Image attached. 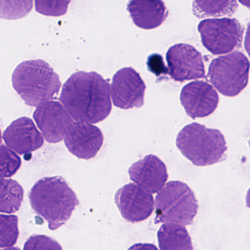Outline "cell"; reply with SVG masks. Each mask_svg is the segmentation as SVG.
<instances>
[{
    "label": "cell",
    "instance_id": "cell-1",
    "mask_svg": "<svg viewBox=\"0 0 250 250\" xmlns=\"http://www.w3.org/2000/svg\"><path fill=\"white\" fill-rule=\"evenodd\" d=\"M60 100L79 123H99L108 117L112 109L109 83L96 72L71 75L63 85Z\"/></svg>",
    "mask_w": 250,
    "mask_h": 250
},
{
    "label": "cell",
    "instance_id": "cell-2",
    "mask_svg": "<svg viewBox=\"0 0 250 250\" xmlns=\"http://www.w3.org/2000/svg\"><path fill=\"white\" fill-rule=\"evenodd\" d=\"M29 199L33 211L48 223L51 230L65 224L80 204L74 191L61 176L38 181L31 189Z\"/></svg>",
    "mask_w": 250,
    "mask_h": 250
},
{
    "label": "cell",
    "instance_id": "cell-3",
    "mask_svg": "<svg viewBox=\"0 0 250 250\" xmlns=\"http://www.w3.org/2000/svg\"><path fill=\"white\" fill-rule=\"evenodd\" d=\"M12 85L29 107H38L51 101L61 88L57 73L42 60H26L20 63L12 74Z\"/></svg>",
    "mask_w": 250,
    "mask_h": 250
},
{
    "label": "cell",
    "instance_id": "cell-4",
    "mask_svg": "<svg viewBox=\"0 0 250 250\" xmlns=\"http://www.w3.org/2000/svg\"><path fill=\"white\" fill-rule=\"evenodd\" d=\"M176 146L182 155L198 167L212 165L226 158L227 145L223 134L193 123L178 134Z\"/></svg>",
    "mask_w": 250,
    "mask_h": 250
},
{
    "label": "cell",
    "instance_id": "cell-5",
    "mask_svg": "<svg viewBox=\"0 0 250 250\" xmlns=\"http://www.w3.org/2000/svg\"><path fill=\"white\" fill-rule=\"evenodd\" d=\"M198 207L195 194L188 184L179 181L168 182L156 197L154 224L190 226Z\"/></svg>",
    "mask_w": 250,
    "mask_h": 250
},
{
    "label": "cell",
    "instance_id": "cell-6",
    "mask_svg": "<svg viewBox=\"0 0 250 250\" xmlns=\"http://www.w3.org/2000/svg\"><path fill=\"white\" fill-rule=\"evenodd\" d=\"M250 63L240 51L214 59L208 68L210 82L226 96H236L246 88L249 79Z\"/></svg>",
    "mask_w": 250,
    "mask_h": 250
},
{
    "label": "cell",
    "instance_id": "cell-7",
    "mask_svg": "<svg viewBox=\"0 0 250 250\" xmlns=\"http://www.w3.org/2000/svg\"><path fill=\"white\" fill-rule=\"evenodd\" d=\"M198 30L203 45L213 55L230 54L240 48L244 28L236 19H208L200 22Z\"/></svg>",
    "mask_w": 250,
    "mask_h": 250
},
{
    "label": "cell",
    "instance_id": "cell-8",
    "mask_svg": "<svg viewBox=\"0 0 250 250\" xmlns=\"http://www.w3.org/2000/svg\"><path fill=\"white\" fill-rule=\"evenodd\" d=\"M166 60L168 73L176 82L202 79L205 66L201 53L192 45L178 44L167 50Z\"/></svg>",
    "mask_w": 250,
    "mask_h": 250
},
{
    "label": "cell",
    "instance_id": "cell-9",
    "mask_svg": "<svg viewBox=\"0 0 250 250\" xmlns=\"http://www.w3.org/2000/svg\"><path fill=\"white\" fill-rule=\"evenodd\" d=\"M146 85L139 73L128 67L114 75L110 93L114 106L123 110L140 108L144 104Z\"/></svg>",
    "mask_w": 250,
    "mask_h": 250
},
{
    "label": "cell",
    "instance_id": "cell-10",
    "mask_svg": "<svg viewBox=\"0 0 250 250\" xmlns=\"http://www.w3.org/2000/svg\"><path fill=\"white\" fill-rule=\"evenodd\" d=\"M34 120L44 138L49 143H57L65 137L73 123L71 116L62 104L50 101L37 107Z\"/></svg>",
    "mask_w": 250,
    "mask_h": 250
},
{
    "label": "cell",
    "instance_id": "cell-11",
    "mask_svg": "<svg viewBox=\"0 0 250 250\" xmlns=\"http://www.w3.org/2000/svg\"><path fill=\"white\" fill-rule=\"evenodd\" d=\"M115 203L123 218L131 223L145 221L154 211L151 194L135 183H128L115 195Z\"/></svg>",
    "mask_w": 250,
    "mask_h": 250
},
{
    "label": "cell",
    "instance_id": "cell-12",
    "mask_svg": "<svg viewBox=\"0 0 250 250\" xmlns=\"http://www.w3.org/2000/svg\"><path fill=\"white\" fill-rule=\"evenodd\" d=\"M181 103L188 116L201 118L212 114L219 104V95L212 85L204 81H195L184 87Z\"/></svg>",
    "mask_w": 250,
    "mask_h": 250
},
{
    "label": "cell",
    "instance_id": "cell-13",
    "mask_svg": "<svg viewBox=\"0 0 250 250\" xmlns=\"http://www.w3.org/2000/svg\"><path fill=\"white\" fill-rule=\"evenodd\" d=\"M104 136L99 128L89 123H73L64 137V144L73 155L81 159L96 157L104 145Z\"/></svg>",
    "mask_w": 250,
    "mask_h": 250
},
{
    "label": "cell",
    "instance_id": "cell-14",
    "mask_svg": "<svg viewBox=\"0 0 250 250\" xmlns=\"http://www.w3.org/2000/svg\"><path fill=\"white\" fill-rule=\"evenodd\" d=\"M128 173L131 181L150 194L160 192L168 179L166 164L152 154L134 163Z\"/></svg>",
    "mask_w": 250,
    "mask_h": 250
},
{
    "label": "cell",
    "instance_id": "cell-15",
    "mask_svg": "<svg viewBox=\"0 0 250 250\" xmlns=\"http://www.w3.org/2000/svg\"><path fill=\"white\" fill-rule=\"evenodd\" d=\"M6 145L16 154L26 155L41 148L44 139L34 122L23 117L12 122L2 135Z\"/></svg>",
    "mask_w": 250,
    "mask_h": 250
},
{
    "label": "cell",
    "instance_id": "cell-16",
    "mask_svg": "<svg viewBox=\"0 0 250 250\" xmlns=\"http://www.w3.org/2000/svg\"><path fill=\"white\" fill-rule=\"evenodd\" d=\"M127 10L134 23L144 29L160 26L167 17V9L163 1L132 0L127 4Z\"/></svg>",
    "mask_w": 250,
    "mask_h": 250
},
{
    "label": "cell",
    "instance_id": "cell-17",
    "mask_svg": "<svg viewBox=\"0 0 250 250\" xmlns=\"http://www.w3.org/2000/svg\"><path fill=\"white\" fill-rule=\"evenodd\" d=\"M160 250H193L192 240L185 226L165 223L157 232Z\"/></svg>",
    "mask_w": 250,
    "mask_h": 250
},
{
    "label": "cell",
    "instance_id": "cell-18",
    "mask_svg": "<svg viewBox=\"0 0 250 250\" xmlns=\"http://www.w3.org/2000/svg\"><path fill=\"white\" fill-rule=\"evenodd\" d=\"M23 199V189L17 182L0 179V213L17 212Z\"/></svg>",
    "mask_w": 250,
    "mask_h": 250
},
{
    "label": "cell",
    "instance_id": "cell-19",
    "mask_svg": "<svg viewBox=\"0 0 250 250\" xmlns=\"http://www.w3.org/2000/svg\"><path fill=\"white\" fill-rule=\"evenodd\" d=\"M237 8L238 2L235 0L192 2V11L198 18L229 17L234 14Z\"/></svg>",
    "mask_w": 250,
    "mask_h": 250
},
{
    "label": "cell",
    "instance_id": "cell-20",
    "mask_svg": "<svg viewBox=\"0 0 250 250\" xmlns=\"http://www.w3.org/2000/svg\"><path fill=\"white\" fill-rule=\"evenodd\" d=\"M19 236L18 217L0 214V248H12L16 245Z\"/></svg>",
    "mask_w": 250,
    "mask_h": 250
},
{
    "label": "cell",
    "instance_id": "cell-21",
    "mask_svg": "<svg viewBox=\"0 0 250 250\" xmlns=\"http://www.w3.org/2000/svg\"><path fill=\"white\" fill-rule=\"evenodd\" d=\"M21 166V159L7 145H0V179L14 176Z\"/></svg>",
    "mask_w": 250,
    "mask_h": 250
},
{
    "label": "cell",
    "instance_id": "cell-22",
    "mask_svg": "<svg viewBox=\"0 0 250 250\" xmlns=\"http://www.w3.org/2000/svg\"><path fill=\"white\" fill-rule=\"evenodd\" d=\"M32 1H0V19H16L26 16L32 8Z\"/></svg>",
    "mask_w": 250,
    "mask_h": 250
},
{
    "label": "cell",
    "instance_id": "cell-23",
    "mask_svg": "<svg viewBox=\"0 0 250 250\" xmlns=\"http://www.w3.org/2000/svg\"><path fill=\"white\" fill-rule=\"evenodd\" d=\"M23 250H62L61 245L44 235H32L25 242Z\"/></svg>",
    "mask_w": 250,
    "mask_h": 250
},
{
    "label": "cell",
    "instance_id": "cell-24",
    "mask_svg": "<svg viewBox=\"0 0 250 250\" xmlns=\"http://www.w3.org/2000/svg\"><path fill=\"white\" fill-rule=\"evenodd\" d=\"M70 1H35V9L38 13L45 16H60L65 14Z\"/></svg>",
    "mask_w": 250,
    "mask_h": 250
},
{
    "label": "cell",
    "instance_id": "cell-25",
    "mask_svg": "<svg viewBox=\"0 0 250 250\" xmlns=\"http://www.w3.org/2000/svg\"><path fill=\"white\" fill-rule=\"evenodd\" d=\"M147 66L149 71L155 74L157 77L168 73V68L166 67L163 57L160 54H151L148 58Z\"/></svg>",
    "mask_w": 250,
    "mask_h": 250
},
{
    "label": "cell",
    "instance_id": "cell-26",
    "mask_svg": "<svg viewBox=\"0 0 250 250\" xmlns=\"http://www.w3.org/2000/svg\"><path fill=\"white\" fill-rule=\"evenodd\" d=\"M127 250H159L155 245L152 244L138 243L132 245Z\"/></svg>",
    "mask_w": 250,
    "mask_h": 250
},
{
    "label": "cell",
    "instance_id": "cell-27",
    "mask_svg": "<svg viewBox=\"0 0 250 250\" xmlns=\"http://www.w3.org/2000/svg\"><path fill=\"white\" fill-rule=\"evenodd\" d=\"M245 49L250 57V22L247 29L246 35H245Z\"/></svg>",
    "mask_w": 250,
    "mask_h": 250
},
{
    "label": "cell",
    "instance_id": "cell-28",
    "mask_svg": "<svg viewBox=\"0 0 250 250\" xmlns=\"http://www.w3.org/2000/svg\"><path fill=\"white\" fill-rule=\"evenodd\" d=\"M246 203L247 206L250 208V188L248 190V194H247Z\"/></svg>",
    "mask_w": 250,
    "mask_h": 250
},
{
    "label": "cell",
    "instance_id": "cell-29",
    "mask_svg": "<svg viewBox=\"0 0 250 250\" xmlns=\"http://www.w3.org/2000/svg\"><path fill=\"white\" fill-rule=\"evenodd\" d=\"M240 2L244 5L247 6V7H250V1H240Z\"/></svg>",
    "mask_w": 250,
    "mask_h": 250
},
{
    "label": "cell",
    "instance_id": "cell-30",
    "mask_svg": "<svg viewBox=\"0 0 250 250\" xmlns=\"http://www.w3.org/2000/svg\"><path fill=\"white\" fill-rule=\"evenodd\" d=\"M1 250H21L19 249V248H13V247H12V248H6V249H3Z\"/></svg>",
    "mask_w": 250,
    "mask_h": 250
},
{
    "label": "cell",
    "instance_id": "cell-31",
    "mask_svg": "<svg viewBox=\"0 0 250 250\" xmlns=\"http://www.w3.org/2000/svg\"><path fill=\"white\" fill-rule=\"evenodd\" d=\"M1 130H0V144H1Z\"/></svg>",
    "mask_w": 250,
    "mask_h": 250
},
{
    "label": "cell",
    "instance_id": "cell-32",
    "mask_svg": "<svg viewBox=\"0 0 250 250\" xmlns=\"http://www.w3.org/2000/svg\"></svg>",
    "mask_w": 250,
    "mask_h": 250
}]
</instances>
